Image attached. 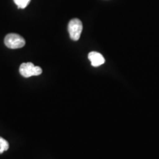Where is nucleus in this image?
<instances>
[{
    "mask_svg": "<svg viewBox=\"0 0 159 159\" xmlns=\"http://www.w3.org/2000/svg\"><path fill=\"white\" fill-rule=\"evenodd\" d=\"M19 72L24 77H30L32 76H38L42 73L41 67L35 66L33 63H23L19 67Z\"/></svg>",
    "mask_w": 159,
    "mask_h": 159,
    "instance_id": "obj_1",
    "label": "nucleus"
},
{
    "mask_svg": "<svg viewBox=\"0 0 159 159\" xmlns=\"http://www.w3.org/2000/svg\"><path fill=\"white\" fill-rule=\"evenodd\" d=\"M5 44L10 49H19L25 45V40L21 35L10 33L5 38Z\"/></svg>",
    "mask_w": 159,
    "mask_h": 159,
    "instance_id": "obj_2",
    "label": "nucleus"
},
{
    "mask_svg": "<svg viewBox=\"0 0 159 159\" xmlns=\"http://www.w3.org/2000/svg\"><path fill=\"white\" fill-rule=\"evenodd\" d=\"M13 1L19 9H25L30 2V0H13Z\"/></svg>",
    "mask_w": 159,
    "mask_h": 159,
    "instance_id": "obj_6",
    "label": "nucleus"
},
{
    "mask_svg": "<svg viewBox=\"0 0 159 159\" xmlns=\"http://www.w3.org/2000/svg\"><path fill=\"white\" fill-rule=\"evenodd\" d=\"M68 31L71 40L78 41L83 31L82 21L78 19H71L69 23Z\"/></svg>",
    "mask_w": 159,
    "mask_h": 159,
    "instance_id": "obj_3",
    "label": "nucleus"
},
{
    "mask_svg": "<svg viewBox=\"0 0 159 159\" xmlns=\"http://www.w3.org/2000/svg\"><path fill=\"white\" fill-rule=\"evenodd\" d=\"M9 148V144L7 140L0 136V154L3 153L5 151H7Z\"/></svg>",
    "mask_w": 159,
    "mask_h": 159,
    "instance_id": "obj_5",
    "label": "nucleus"
},
{
    "mask_svg": "<svg viewBox=\"0 0 159 159\" xmlns=\"http://www.w3.org/2000/svg\"><path fill=\"white\" fill-rule=\"evenodd\" d=\"M88 57L91 61V65L94 67L99 66L105 63L104 57L97 52H91L88 55Z\"/></svg>",
    "mask_w": 159,
    "mask_h": 159,
    "instance_id": "obj_4",
    "label": "nucleus"
}]
</instances>
